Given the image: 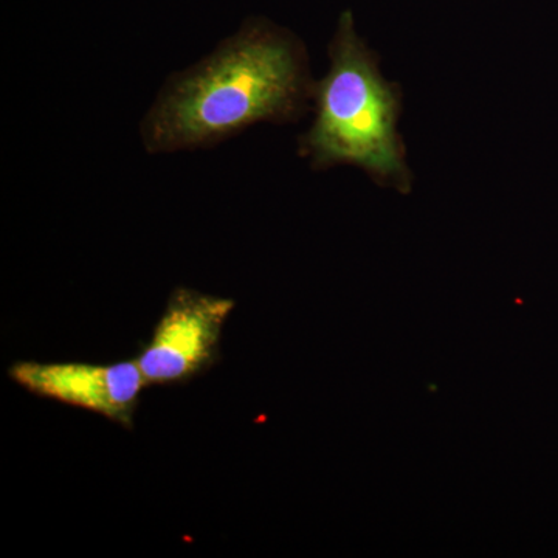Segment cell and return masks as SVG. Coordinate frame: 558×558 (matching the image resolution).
Segmentation results:
<instances>
[{"label":"cell","mask_w":558,"mask_h":558,"mask_svg":"<svg viewBox=\"0 0 558 558\" xmlns=\"http://www.w3.org/2000/svg\"><path fill=\"white\" fill-rule=\"evenodd\" d=\"M236 301L179 286L138 349L140 369L148 385L178 387L207 373L220 360L223 326Z\"/></svg>","instance_id":"3957f363"},{"label":"cell","mask_w":558,"mask_h":558,"mask_svg":"<svg viewBox=\"0 0 558 558\" xmlns=\"http://www.w3.org/2000/svg\"><path fill=\"white\" fill-rule=\"evenodd\" d=\"M314 86L303 44L252 17L167 80L140 124L143 146L149 154L213 148L258 123L295 121Z\"/></svg>","instance_id":"6da1fadb"},{"label":"cell","mask_w":558,"mask_h":558,"mask_svg":"<svg viewBox=\"0 0 558 558\" xmlns=\"http://www.w3.org/2000/svg\"><path fill=\"white\" fill-rule=\"evenodd\" d=\"M329 70L315 83V117L300 154L315 170L351 165L381 185L410 189L411 172L398 131L399 92L381 75L351 14L340 17L329 46Z\"/></svg>","instance_id":"7a4b0ae2"},{"label":"cell","mask_w":558,"mask_h":558,"mask_svg":"<svg viewBox=\"0 0 558 558\" xmlns=\"http://www.w3.org/2000/svg\"><path fill=\"white\" fill-rule=\"evenodd\" d=\"M9 377L36 398L90 411L126 429L134 428L140 398L149 387L137 360L116 363L14 362Z\"/></svg>","instance_id":"277c9868"}]
</instances>
